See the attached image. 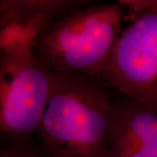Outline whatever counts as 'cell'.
<instances>
[{
	"mask_svg": "<svg viewBox=\"0 0 157 157\" xmlns=\"http://www.w3.org/2000/svg\"><path fill=\"white\" fill-rule=\"evenodd\" d=\"M122 29L101 75L126 98L157 106V0H120Z\"/></svg>",
	"mask_w": 157,
	"mask_h": 157,
	"instance_id": "277c9868",
	"label": "cell"
},
{
	"mask_svg": "<svg viewBox=\"0 0 157 157\" xmlns=\"http://www.w3.org/2000/svg\"><path fill=\"white\" fill-rule=\"evenodd\" d=\"M120 1L85 6L59 17L33 40V49L50 72L101 75L123 29Z\"/></svg>",
	"mask_w": 157,
	"mask_h": 157,
	"instance_id": "7a4b0ae2",
	"label": "cell"
},
{
	"mask_svg": "<svg viewBox=\"0 0 157 157\" xmlns=\"http://www.w3.org/2000/svg\"><path fill=\"white\" fill-rule=\"evenodd\" d=\"M109 157H157V106L113 101Z\"/></svg>",
	"mask_w": 157,
	"mask_h": 157,
	"instance_id": "5b68a950",
	"label": "cell"
},
{
	"mask_svg": "<svg viewBox=\"0 0 157 157\" xmlns=\"http://www.w3.org/2000/svg\"><path fill=\"white\" fill-rule=\"evenodd\" d=\"M7 30H8V29H7ZM7 30H6V31H4V32H2V33H0V39H1V38H2V37H3V36L5 35V33H6V31H7Z\"/></svg>",
	"mask_w": 157,
	"mask_h": 157,
	"instance_id": "ba28073f",
	"label": "cell"
},
{
	"mask_svg": "<svg viewBox=\"0 0 157 157\" xmlns=\"http://www.w3.org/2000/svg\"><path fill=\"white\" fill-rule=\"evenodd\" d=\"M0 157H44L42 154L31 150L27 146L0 147Z\"/></svg>",
	"mask_w": 157,
	"mask_h": 157,
	"instance_id": "52a82bcc",
	"label": "cell"
},
{
	"mask_svg": "<svg viewBox=\"0 0 157 157\" xmlns=\"http://www.w3.org/2000/svg\"><path fill=\"white\" fill-rule=\"evenodd\" d=\"M36 135L44 157H109L113 101L99 78L52 73Z\"/></svg>",
	"mask_w": 157,
	"mask_h": 157,
	"instance_id": "6da1fadb",
	"label": "cell"
},
{
	"mask_svg": "<svg viewBox=\"0 0 157 157\" xmlns=\"http://www.w3.org/2000/svg\"><path fill=\"white\" fill-rule=\"evenodd\" d=\"M90 3L82 0H0V33L19 27L35 38L58 18Z\"/></svg>",
	"mask_w": 157,
	"mask_h": 157,
	"instance_id": "8992f818",
	"label": "cell"
},
{
	"mask_svg": "<svg viewBox=\"0 0 157 157\" xmlns=\"http://www.w3.org/2000/svg\"><path fill=\"white\" fill-rule=\"evenodd\" d=\"M33 39L19 27L0 39V147L27 146L47 102L52 74L35 55Z\"/></svg>",
	"mask_w": 157,
	"mask_h": 157,
	"instance_id": "3957f363",
	"label": "cell"
}]
</instances>
